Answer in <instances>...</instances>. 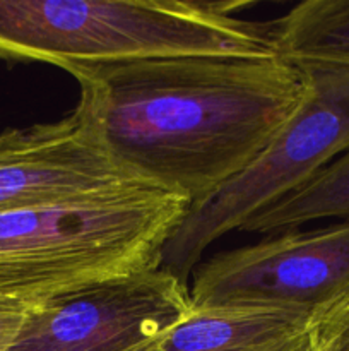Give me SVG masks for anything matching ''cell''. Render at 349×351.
I'll use <instances>...</instances> for the list:
<instances>
[{"label":"cell","mask_w":349,"mask_h":351,"mask_svg":"<svg viewBox=\"0 0 349 351\" xmlns=\"http://www.w3.org/2000/svg\"><path fill=\"white\" fill-rule=\"evenodd\" d=\"M75 112L144 184L198 204L267 147L305 95L281 55H181L75 64Z\"/></svg>","instance_id":"6da1fadb"},{"label":"cell","mask_w":349,"mask_h":351,"mask_svg":"<svg viewBox=\"0 0 349 351\" xmlns=\"http://www.w3.org/2000/svg\"><path fill=\"white\" fill-rule=\"evenodd\" d=\"M187 209L180 195L144 187L0 213V298L36 305L159 267L161 250Z\"/></svg>","instance_id":"3957f363"},{"label":"cell","mask_w":349,"mask_h":351,"mask_svg":"<svg viewBox=\"0 0 349 351\" xmlns=\"http://www.w3.org/2000/svg\"><path fill=\"white\" fill-rule=\"evenodd\" d=\"M317 219L349 221V151L300 189L246 219L240 230L274 233Z\"/></svg>","instance_id":"30bf717a"},{"label":"cell","mask_w":349,"mask_h":351,"mask_svg":"<svg viewBox=\"0 0 349 351\" xmlns=\"http://www.w3.org/2000/svg\"><path fill=\"white\" fill-rule=\"evenodd\" d=\"M269 26L281 57L349 64V0H307Z\"/></svg>","instance_id":"9c48e42d"},{"label":"cell","mask_w":349,"mask_h":351,"mask_svg":"<svg viewBox=\"0 0 349 351\" xmlns=\"http://www.w3.org/2000/svg\"><path fill=\"white\" fill-rule=\"evenodd\" d=\"M313 326L332 351H349V290L315 314Z\"/></svg>","instance_id":"8fae6325"},{"label":"cell","mask_w":349,"mask_h":351,"mask_svg":"<svg viewBox=\"0 0 349 351\" xmlns=\"http://www.w3.org/2000/svg\"><path fill=\"white\" fill-rule=\"evenodd\" d=\"M192 312L188 285L154 267L33 305L9 351H137L166 336Z\"/></svg>","instance_id":"8992f818"},{"label":"cell","mask_w":349,"mask_h":351,"mask_svg":"<svg viewBox=\"0 0 349 351\" xmlns=\"http://www.w3.org/2000/svg\"><path fill=\"white\" fill-rule=\"evenodd\" d=\"M293 351H332V350L328 348L325 339L322 338L320 332L317 331V328H315L313 322H311L310 329H308V331L305 332L303 338L296 343V346H294Z\"/></svg>","instance_id":"4fadbf2b"},{"label":"cell","mask_w":349,"mask_h":351,"mask_svg":"<svg viewBox=\"0 0 349 351\" xmlns=\"http://www.w3.org/2000/svg\"><path fill=\"white\" fill-rule=\"evenodd\" d=\"M33 305L14 298H0V351H9L19 336Z\"/></svg>","instance_id":"7c38bea8"},{"label":"cell","mask_w":349,"mask_h":351,"mask_svg":"<svg viewBox=\"0 0 349 351\" xmlns=\"http://www.w3.org/2000/svg\"><path fill=\"white\" fill-rule=\"evenodd\" d=\"M303 336H305V335H303ZM294 346H296V345H294ZM291 351H293V350H291Z\"/></svg>","instance_id":"9a60e30c"},{"label":"cell","mask_w":349,"mask_h":351,"mask_svg":"<svg viewBox=\"0 0 349 351\" xmlns=\"http://www.w3.org/2000/svg\"><path fill=\"white\" fill-rule=\"evenodd\" d=\"M243 3L183 0H0V60L118 64L181 55H277L269 23Z\"/></svg>","instance_id":"7a4b0ae2"},{"label":"cell","mask_w":349,"mask_h":351,"mask_svg":"<svg viewBox=\"0 0 349 351\" xmlns=\"http://www.w3.org/2000/svg\"><path fill=\"white\" fill-rule=\"evenodd\" d=\"M153 345H154V343H153ZM153 345H149V346H146V348H142V350H137V351H149V348H151V346H153Z\"/></svg>","instance_id":"5bb4252c"},{"label":"cell","mask_w":349,"mask_h":351,"mask_svg":"<svg viewBox=\"0 0 349 351\" xmlns=\"http://www.w3.org/2000/svg\"><path fill=\"white\" fill-rule=\"evenodd\" d=\"M144 187L151 185L123 170L75 110L58 122L0 134V213Z\"/></svg>","instance_id":"52a82bcc"},{"label":"cell","mask_w":349,"mask_h":351,"mask_svg":"<svg viewBox=\"0 0 349 351\" xmlns=\"http://www.w3.org/2000/svg\"><path fill=\"white\" fill-rule=\"evenodd\" d=\"M305 95L266 149L238 177L187 213L161 250L159 267L188 285L211 243L300 189L349 151V64L293 60Z\"/></svg>","instance_id":"277c9868"},{"label":"cell","mask_w":349,"mask_h":351,"mask_svg":"<svg viewBox=\"0 0 349 351\" xmlns=\"http://www.w3.org/2000/svg\"><path fill=\"white\" fill-rule=\"evenodd\" d=\"M313 315L272 308H207L157 339L149 351H291Z\"/></svg>","instance_id":"ba28073f"},{"label":"cell","mask_w":349,"mask_h":351,"mask_svg":"<svg viewBox=\"0 0 349 351\" xmlns=\"http://www.w3.org/2000/svg\"><path fill=\"white\" fill-rule=\"evenodd\" d=\"M192 274L195 311L272 308L315 317L349 290V221L226 250Z\"/></svg>","instance_id":"5b68a950"}]
</instances>
